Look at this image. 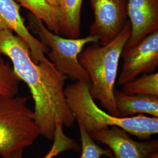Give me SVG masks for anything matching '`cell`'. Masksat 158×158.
Here are the masks:
<instances>
[{
  "mask_svg": "<svg viewBox=\"0 0 158 158\" xmlns=\"http://www.w3.org/2000/svg\"><path fill=\"white\" fill-rule=\"evenodd\" d=\"M9 57L13 70L28 87L34 101V117L40 135L53 140L59 126L71 127L76 121L66 101V77L46 57L34 62L27 44L10 29L0 31V57Z\"/></svg>",
  "mask_w": 158,
  "mask_h": 158,
  "instance_id": "obj_1",
  "label": "cell"
},
{
  "mask_svg": "<svg viewBox=\"0 0 158 158\" xmlns=\"http://www.w3.org/2000/svg\"><path fill=\"white\" fill-rule=\"evenodd\" d=\"M90 82L77 81L64 87V94L75 119L91 133L112 126L122 128L139 139H149L158 133V117L143 114L115 117L97 106L90 93Z\"/></svg>",
  "mask_w": 158,
  "mask_h": 158,
  "instance_id": "obj_2",
  "label": "cell"
},
{
  "mask_svg": "<svg viewBox=\"0 0 158 158\" xmlns=\"http://www.w3.org/2000/svg\"><path fill=\"white\" fill-rule=\"evenodd\" d=\"M131 32V25L128 21L118 35L107 45L92 43L78 57L79 63L89 76L92 98L98 100L107 113L115 117H119L114 95L119 61Z\"/></svg>",
  "mask_w": 158,
  "mask_h": 158,
  "instance_id": "obj_3",
  "label": "cell"
},
{
  "mask_svg": "<svg viewBox=\"0 0 158 158\" xmlns=\"http://www.w3.org/2000/svg\"><path fill=\"white\" fill-rule=\"evenodd\" d=\"M27 97L0 96V155L4 158L32 146L40 135Z\"/></svg>",
  "mask_w": 158,
  "mask_h": 158,
  "instance_id": "obj_4",
  "label": "cell"
},
{
  "mask_svg": "<svg viewBox=\"0 0 158 158\" xmlns=\"http://www.w3.org/2000/svg\"><path fill=\"white\" fill-rule=\"evenodd\" d=\"M29 30L37 35L38 40L49 49L48 59L59 73L74 81L90 82L89 76L79 63V54L85 46L99 42L98 38L91 35L83 38H68L49 31L38 18L31 12L28 14Z\"/></svg>",
  "mask_w": 158,
  "mask_h": 158,
  "instance_id": "obj_5",
  "label": "cell"
},
{
  "mask_svg": "<svg viewBox=\"0 0 158 158\" xmlns=\"http://www.w3.org/2000/svg\"><path fill=\"white\" fill-rule=\"evenodd\" d=\"M94 12L90 35L107 45L124 28L128 21V0H89Z\"/></svg>",
  "mask_w": 158,
  "mask_h": 158,
  "instance_id": "obj_6",
  "label": "cell"
},
{
  "mask_svg": "<svg viewBox=\"0 0 158 158\" xmlns=\"http://www.w3.org/2000/svg\"><path fill=\"white\" fill-rule=\"evenodd\" d=\"M124 64L117 85H123L139 74L153 73L158 66V30L148 35L135 46L123 49Z\"/></svg>",
  "mask_w": 158,
  "mask_h": 158,
  "instance_id": "obj_7",
  "label": "cell"
},
{
  "mask_svg": "<svg viewBox=\"0 0 158 158\" xmlns=\"http://www.w3.org/2000/svg\"><path fill=\"white\" fill-rule=\"evenodd\" d=\"M94 141L107 146L114 158H148L158 150V140L138 142L130 134L117 126L93 132L89 134Z\"/></svg>",
  "mask_w": 158,
  "mask_h": 158,
  "instance_id": "obj_8",
  "label": "cell"
},
{
  "mask_svg": "<svg viewBox=\"0 0 158 158\" xmlns=\"http://www.w3.org/2000/svg\"><path fill=\"white\" fill-rule=\"evenodd\" d=\"M20 7L14 0H0V31L10 29L15 32L28 46L34 62L38 63L45 59L49 49L27 27L20 14Z\"/></svg>",
  "mask_w": 158,
  "mask_h": 158,
  "instance_id": "obj_9",
  "label": "cell"
},
{
  "mask_svg": "<svg viewBox=\"0 0 158 158\" xmlns=\"http://www.w3.org/2000/svg\"><path fill=\"white\" fill-rule=\"evenodd\" d=\"M128 17L131 25L130 38L123 49L138 44L158 30V0H128Z\"/></svg>",
  "mask_w": 158,
  "mask_h": 158,
  "instance_id": "obj_10",
  "label": "cell"
},
{
  "mask_svg": "<svg viewBox=\"0 0 158 158\" xmlns=\"http://www.w3.org/2000/svg\"><path fill=\"white\" fill-rule=\"evenodd\" d=\"M116 108L120 117L148 114L158 117V96L127 94L116 89L114 91Z\"/></svg>",
  "mask_w": 158,
  "mask_h": 158,
  "instance_id": "obj_11",
  "label": "cell"
},
{
  "mask_svg": "<svg viewBox=\"0 0 158 158\" xmlns=\"http://www.w3.org/2000/svg\"><path fill=\"white\" fill-rule=\"evenodd\" d=\"M83 0H60V35L79 38L81 33V11Z\"/></svg>",
  "mask_w": 158,
  "mask_h": 158,
  "instance_id": "obj_12",
  "label": "cell"
},
{
  "mask_svg": "<svg viewBox=\"0 0 158 158\" xmlns=\"http://www.w3.org/2000/svg\"><path fill=\"white\" fill-rule=\"evenodd\" d=\"M30 12L40 19L48 29L54 34L60 35V11L46 0H17Z\"/></svg>",
  "mask_w": 158,
  "mask_h": 158,
  "instance_id": "obj_13",
  "label": "cell"
},
{
  "mask_svg": "<svg viewBox=\"0 0 158 158\" xmlns=\"http://www.w3.org/2000/svg\"><path fill=\"white\" fill-rule=\"evenodd\" d=\"M53 140V143L51 149L43 158H54L67 151H73L75 152L81 151V147L74 139L64 134L62 126L57 128ZM4 158H23V151L13 153Z\"/></svg>",
  "mask_w": 158,
  "mask_h": 158,
  "instance_id": "obj_14",
  "label": "cell"
},
{
  "mask_svg": "<svg viewBox=\"0 0 158 158\" xmlns=\"http://www.w3.org/2000/svg\"><path fill=\"white\" fill-rule=\"evenodd\" d=\"M122 91L127 94H147L158 96V73L143 74L123 85Z\"/></svg>",
  "mask_w": 158,
  "mask_h": 158,
  "instance_id": "obj_15",
  "label": "cell"
},
{
  "mask_svg": "<svg viewBox=\"0 0 158 158\" xmlns=\"http://www.w3.org/2000/svg\"><path fill=\"white\" fill-rule=\"evenodd\" d=\"M20 81L13 68L0 57V96H16Z\"/></svg>",
  "mask_w": 158,
  "mask_h": 158,
  "instance_id": "obj_16",
  "label": "cell"
},
{
  "mask_svg": "<svg viewBox=\"0 0 158 158\" xmlns=\"http://www.w3.org/2000/svg\"><path fill=\"white\" fill-rule=\"evenodd\" d=\"M79 131L81 141V155L80 158H101L106 156L108 158H114L110 149H106L97 144L89 134L80 123Z\"/></svg>",
  "mask_w": 158,
  "mask_h": 158,
  "instance_id": "obj_17",
  "label": "cell"
},
{
  "mask_svg": "<svg viewBox=\"0 0 158 158\" xmlns=\"http://www.w3.org/2000/svg\"><path fill=\"white\" fill-rule=\"evenodd\" d=\"M49 4L59 9L60 0H46Z\"/></svg>",
  "mask_w": 158,
  "mask_h": 158,
  "instance_id": "obj_18",
  "label": "cell"
},
{
  "mask_svg": "<svg viewBox=\"0 0 158 158\" xmlns=\"http://www.w3.org/2000/svg\"><path fill=\"white\" fill-rule=\"evenodd\" d=\"M148 158H158V153H153L152 155H151Z\"/></svg>",
  "mask_w": 158,
  "mask_h": 158,
  "instance_id": "obj_19",
  "label": "cell"
}]
</instances>
